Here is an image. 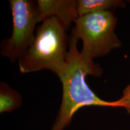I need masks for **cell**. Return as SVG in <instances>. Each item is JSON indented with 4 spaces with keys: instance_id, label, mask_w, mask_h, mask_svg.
I'll list each match as a JSON object with an SVG mask.
<instances>
[{
    "instance_id": "6da1fadb",
    "label": "cell",
    "mask_w": 130,
    "mask_h": 130,
    "mask_svg": "<svg viewBox=\"0 0 130 130\" xmlns=\"http://www.w3.org/2000/svg\"><path fill=\"white\" fill-rule=\"evenodd\" d=\"M78 39L71 32L64 72L59 78L63 87V95L56 121L51 130H63L71 122L73 116L86 106L118 107L116 101H107L98 97L86 81L87 75L100 77L103 73L95 62L84 60L77 48Z\"/></svg>"
},
{
    "instance_id": "3957f363",
    "label": "cell",
    "mask_w": 130,
    "mask_h": 130,
    "mask_svg": "<svg viewBox=\"0 0 130 130\" xmlns=\"http://www.w3.org/2000/svg\"><path fill=\"white\" fill-rule=\"evenodd\" d=\"M74 23L72 32L83 41L80 53L87 62H94L93 58L104 57L121 47V40L115 32L118 18L112 11L79 16Z\"/></svg>"
},
{
    "instance_id": "ba28073f",
    "label": "cell",
    "mask_w": 130,
    "mask_h": 130,
    "mask_svg": "<svg viewBox=\"0 0 130 130\" xmlns=\"http://www.w3.org/2000/svg\"><path fill=\"white\" fill-rule=\"evenodd\" d=\"M119 108H123L130 111V84L123 90L122 96L116 100Z\"/></svg>"
},
{
    "instance_id": "7a4b0ae2",
    "label": "cell",
    "mask_w": 130,
    "mask_h": 130,
    "mask_svg": "<svg viewBox=\"0 0 130 130\" xmlns=\"http://www.w3.org/2000/svg\"><path fill=\"white\" fill-rule=\"evenodd\" d=\"M66 31L57 18L45 19L36 28L31 45L19 59L20 72L49 70L60 77L66 66L70 42Z\"/></svg>"
},
{
    "instance_id": "277c9868",
    "label": "cell",
    "mask_w": 130,
    "mask_h": 130,
    "mask_svg": "<svg viewBox=\"0 0 130 130\" xmlns=\"http://www.w3.org/2000/svg\"><path fill=\"white\" fill-rule=\"evenodd\" d=\"M12 31L1 43V54L12 62L19 60L31 45L36 24L42 20L36 2L31 0H10Z\"/></svg>"
},
{
    "instance_id": "8992f818",
    "label": "cell",
    "mask_w": 130,
    "mask_h": 130,
    "mask_svg": "<svg viewBox=\"0 0 130 130\" xmlns=\"http://www.w3.org/2000/svg\"><path fill=\"white\" fill-rule=\"evenodd\" d=\"M78 16L95 12L112 11L124 8L126 3L122 0H77Z\"/></svg>"
},
{
    "instance_id": "5b68a950",
    "label": "cell",
    "mask_w": 130,
    "mask_h": 130,
    "mask_svg": "<svg viewBox=\"0 0 130 130\" xmlns=\"http://www.w3.org/2000/svg\"><path fill=\"white\" fill-rule=\"evenodd\" d=\"M36 3L42 21L47 18H57L67 31L79 17L76 0H37Z\"/></svg>"
},
{
    "instance_id": "52a82bcc",
    "label": "cell",
    "mask_w": 130,
    "mask_h": 130,
    "mask_svg": "<svg viewBox=\"0 0 130 130\" xmlns=\"http://www.w3.org/2000/svg\"><path fill=\"white\" fill-rule=\"evenodd\" d=\"M22 103V97L19 92L7 83H0V113L12 111L19 108Z\"/></svg>"
}]
</instances>
